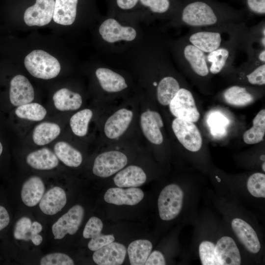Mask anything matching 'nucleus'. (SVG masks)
Listing matches in <instances>:
<instances>
[{
  "label": "nucleus",
  "instance_id": "1",
  "mask_svg": "<svg viewBox=\"0 0 265 265\" xmlns=\"http://www.w3.org/2000/svg\"><path fill=\"white\" fill-rule=\"evenodd\" d=\"M245 23L242 12L224 4L207 0H186L167 27L203 28Z\"/></svg>",
  "mask_w": 265,
  "mask_h": 265
},
{
  "label": "nucleus",
  "instance_id": "2",
  "mask_svg": "<svg viewBox=\"0 0 265 265\" xmlns=\"http://www.w3.org/2000/svg\"><path fill=\"white\" fill-rule=\"evenodd\" d=\"M144 26L136 22L107 13L98 28L104 54L110 57L127 50L143 37L145 31Z\"/></svg>",
  "mask_w": 265,
  "mask_h": 265
},
{
  "label": "nucleus",
  "instance_id": "3",
  "mask_svg": "<svg viewBox=\"0 0 265 265\" xmlns=\"http://www.w3.org/2000/svg\"><path fill=\"white\" fill-rule=\"evenodd\" d=\"M246 25L245 23L203 28H191L184 36L190 44L208 53L231 44L239 46L240 38Z\"/></svg>",
  "mask_w": 265,
  "mask_h": 265
},
{
  "label": "nucleus",
  "instance_id": "4",
  "mask_svg": "<svg viewBox=\"0 0 265 265\" xmlns=\"http://www.w3.org/2000/svg\"><path fill=\"white\" fill-rule=\"evenodd\" d=\"M168 44L174 62L197 77H208L210 73L206 53L189 43L184 36L177 39L168 37Z\"/></svg>",
  "mask_w": 265,
  "mask_h": 265
},
{
  "label": "nucleus",
  "instance_id": "5",
  "mask_svg": "<svg viewBox=\"0 0 265 265\" xmlns=\"http://www.w3.org/2000/svg\"><path fill=\"white\" fill-rule=\"evenodd\" d=\"M199 254L203 265H239L241 256L233 238L223 236L215 244L209 240L202 241Z\"/></svg>",
  "mask_w": 265,
  "mask_h": 265
},
{
  "label": "nucleus",
  "instance_id": "6",
  "mask_svg": "<svg viewBox=\"0 0 265 265\" xmlns=\"http://www.w3.org/2000/svg\"><path fill=\"white\" fill-rule=\"evenodd\" d=\"M181 5L178 0H139V22L145 26L158 21L167 22L177 14Z\"/></svg>",
  "mask_w": 265,
  "mask_h": 265
},
{
  "label": "nucleus",
  "instance_id": "7",
  "mask_svg": "<svg viewBox=\"0 0 265 265\" xmlns=\"http://www.w3.org/2000/svg\"><path fill=\"white\" fill-rule=\"evenodd\" d=\"M24 64L32 76L43 80L55 78L61 69L56 58L41 50H35L28 53L25 58Z\"/></svg>",
  "mask_w": 265,
  "mask_h": 265
},
{
  "label": "nucleus",
  "instance_id": "8",
  "mask_svg": "<svg viewBox=\"0 0 265 265\" xmlns=\"http://www.w3.org/2000/svg\"><path fill=\"white\" fill-rule=\"evenodd\" d=\"M184 198V191L178 185L171 184L164 187L158 201L160 218L165 221L176 218L182 210Z\"/></svg>",
  "mask_w": 265,
  "mask_h": 265
},
{
  "label": "nucleus",
  "instance_id": "9",
  "mask_svg": "<svg viewBox=\"0 0 265 265\" xmlns=\"http://www.w3.org/2000/svg\"><path fill=\"white\" fill-rule=\"evenodd\" d=\"M171 113L176 118L196 122L200 114L196 107L192 92L182 87L169 105Z\"/></svg>",
  "mask_w": 265,
  "mask_h": 265
},
{
  "label": "nucleus",
  "instance_id": "10",
  "mask_svg": "<svg viewBox=\"0 0 265 265\" xmlns=\"http://www.w3.org/2000/svg\"><path fill=\"white\" fill-rule=\"evenodd\" d=\"M172 128L179 142L186 149L195 152L201 149L202 136L193 122L176 118L172 121Z\"/></svg>",
  "mask_w": 265,
  "mask_h": 265
},
{
  "label": "nucleus",
  "instance_id": "11",
  "mask_svg": "<svg viewBox=\"0 0 265 265\" xmlns=\"http://www.w3.org/2000/svg\"><path fill=\"white\" fill-rule=\"evenodd\" d=\"M128 162L126 155L118 151L102 153L96 158L92 171L95 175L106 178L123 168Z\"/></svg>",
  "mask_w": 265,
  "mask_h": 265
},
{
  "label": "nucleus",
  "instance_id": "12",
  "mask_svg": "<svg viewBox=\"0 0 265 265\" xmlns=\"http://www.w3.org/2000/svg\"><path fill=\"white\" fill-rule=\"evenodd\" d=\"M84 214L83 207L76 205L62 215L52 226L55 239H61L67 234L73 235L79 230Z\"/></svg>",
  "mask_w": 265,
  "mask_h": 265
},
{
  "label": "nucleus",
  "instance_id": "13",
  "mask_svg": "<svg viewBox=\"0 0 265 265\" xmlns=\"http://www.w3.org/2000/svg\"><path fill=\"white\" fill-rule=\"evenodd\" d=\"M54 0H36L35 3L25 11L24 19L28 26H43L53 17Z\"/></svg>",
  "mask_w": 265,
  "mask_h": 265
},
{
  "label": "nucleus",
  "instance_id": "14",
  "mask_svg": "<svg viewBox=\"0 0 265 265\" xmlns=\"http://www.w3.org/2000/svg\"><path fill=\"white\" fill-rule=\"evenodd\" d=\"M238 44H231L221 47L211 53H206V59L210 73L217 74L225 68L232 66L238 49Z\"/></svg>",
  "mask_w": 265,
  "mask_h": 265
},
{
  "label": "nucleus",
  "instance_id": "15",
  "mask_svg": "<svg viewBox=\"0 0 265 265\" xmlns=\"http://www.w3.org/2000/svg\"><path fill=\"white\" fill-rule=\"evenodd\" d=\"M95 74L100 87L106 92L118 93L128 87L123 75L105 65L97 68Z\"/></svg>",
  "mask_w": 265,
  "mask_h": 265
},
{
  "label": "nucleus",
  "instance_id": "16",
  "mask_svg": "<svg viewBox=\"0 0 265 265\" xmlns=\"http://www.w3.org/2000/svg\"><path fill=\"white\" fill-rule=\"evenodd\" d=\"M232 229L240 242L246 249L252 254L258 253L261 249V243L254 229L245 221L235 218L231 222Z\"/></svg>",
  "mask_w": 265,
  "mask_h": 265
},
{
  "label": "nucleus",
  "instance_id": "17",
  "mask_svg": "<svg viewBox=\"0 0 265 265\" xmlns=\"http://www.w3.org/2000/svg\"><path fill=\"white\" fill-rule=\"evenodd\" d=\"M34 97L33 88L26 77L18 75L12 79L10 84L9 99L13 106H18L31 103Z\"/></svg>",
  "mask_w": 265,
  "mask_h": 265
},
{
  "label": "nucleus",
  "instance_id": "18",
  "mask_svg": "<svg viewBox=\"0 0 265 265\" xmlns=\"http://www.w3.org/2000/svg\"><path fill=\"white\" fill-rule=\"evenodd\" d=\"M140 126L143 133L152 143L159 145L163 142L160 128L163 122L160 114L154 110L147 109L140 116Z\"/></svg>",
  "mask_w": 265,
  "mask_h": 265
},
{
  "label": "nucleus",
  "instance_id": "19",
  "mask_svg": "<svg viewBox=\"0 0 265 265\" xmlns=\"http://www.w3.org/2000/svg\"><path fill=\"white\" fill-rule=\"evenodd\" d=\"M239 49L246 53L265 49V21L264 19L251 27L245 26L241 34Z\"/></svg>",
  "mask_w": 265,
  "mask_h": 265
},
{
  "label": "nucleus",
  "instance_id": "20",
  "mask_svg": "<svg viewBox=\"0 0 265 265\" xmlns=\"http://www.w3.org/2000/svg\"><path fill=\"white\" fill-rule=\"evenodd\" d=\"M126 253L125 246L113 241L95 251L92 258L99 265H120L123 263Z\"/></svg>",
  "mask_w": 265,
  "mask_h": 265
},
{
  "label": "nucleus",
  "instance_id": "21",
  "mask_svg": "<svg viewBox=\"0 0 265 265\" xmlns=\"http://www.w3.org/2000/svg\"><path fill=\"white\" fill-rule=\"evenodd\" d=\"M103 228L102 220L96 216L91 217L87 222L83 231V237L85 238H91L88 243L90 250L95 251L114 241L115 238L113 235L102 234Z\"/></svg>",
  "mask_w": 265,
  "mask_h": 265
},
{
  "label": "nucleus",
  "instance_id": "22",
  "mask_svg": "<svg viewBox=\"0 0 265 265\" xmlns=\"http://www.w3.org/2000/svg\"><path fill=\"white\" fill-rule=\"evenodd\" d=\"M133 112L126 108L118 110L106 121L104 132L110 139H115L121 136L127 130L132 119Z\"/></svg>",
  "mask_w": 265,
  "mask_h": 265
},
{
  "label": "nucleus",
  "instance_id": "23",
  "mask_svg": "<svg viewBox=\"0 0 265 265\" xmlns=\"http://www.w3.org/2000/svg\"><path fill=\"white\" fill-rule=\"evenodd\" d=\"M144 194L138 188L113 187L108 189L104 195V200L108 203L116 205L133 206L139 203L143 198Z\"/></svg>",
  "mask_w": 265,
  "mask_h": 265
},
{
  "label": "nucleus",
  "instance_id": "24",
  "mask_svg": "<svg viewBox=\"0 0 265 265\" xmlns=\"http://www.w3.org/2000/svg\"><path fill=\"white\" fill-rule=\"evenodd\" d=\"M152 85L156 87L157 98L163 106L169 105L183 87L178 79L171 74H166L159 81H154Z\"/></svg>",
  "mask_w": 265,
  "mask_h": 265
},
{
  "label": "nucleus",
  "instance_id": "25",
  "mask_svg": "<svg viewBox=\"0 0 265 265\" xmlns=\"http://www.w3.org/2000/svg\"><path fill=\"white\" fill-rule=\"evenodd\" d=\"M42 225L37 221L31 222L27 217H22L16 223L13 232L14 238L17 240H31L35 245H40L43 240L39 234L42 230Z\"/></svg>",
  "mask_w": 265,
  "mask_h": 265
},
{
  "label": "nucleus",
  "instance_id": "26",
  "mask_svg": "<svg viewBox=\"0 0 265 265\" xmlns=\"http://www.w3.org/2000/svg\"><path fill=\"white\" fill-rule=\"evenodd\" d=\"M106 1L107 14L140 23L139 0H106Z\"/></svg>",
  "mask_w": 265,
  "mask_h": 265
},
{
  "label": "nucleus",
  "instance_id": "27",
  "mask_svg": "<svg viewBox=\"0 0 265 265\" xmlns=\"http://www.w3.org/2000/svg\"><path fill=\"white\" fill-rule=\"evenodd\" d=\"M67 197L64 190L59 186L49 189L39 202V208L47 215H54L65 206Z\"/></svg>",
  "mask_w": 265,
  "mask_h": 265
},
{
  "label": "nucleus",
  "instance_id": "28",
  "mask_svg": "<svg viewBox=\"0 0 265 265\" xmlns=\"http://www.w3.org/2000/svg\"><path fill=\"white\" fill-rule=\"evenodd\" d=\"M143 170L136 165H130L120 171L114 177V183L119 187H136L146 181Z\"/></svg>",
  "mask_w": 265,
  "mask_h": 265
},
{
  "label": "nucleus",
  "instance_id": "29",
  "mask_svg": "<svg viewBox=\"0 0 265 265\" xmlns=\"http://www.w3.org/2000/svg\"><path fill=\"white\" fill-rule=\"evenodd\" d=\"M79 0H55L53 20L57 24L70 26L75 21Z\"/></svg>",
  "mask_w": 265,
  "mask_h": 265
},
{
  "label": "nucleus",
  "instance_id": "30",
  "mask_svg": "<svg viewBox=\"0 0 265 265\" xmlns=\"http://www.w3.org/2000/svg\"><path fill=\"white\" fill-rule=\"evenodd\" d=\"M44 192L45 185L42 180L38 176H32L22 186L21 199L26 206L33 207L39 203Z\"/></svg>",
  "mask_w": 265,
  "mask_h": 265
},
{
  "label": "nucleus",
  "instance_id": "31",
  "mask_svg": "<svg viewBox=\"0 0 265 265\" xmlns=\"http://www.w3.org/2000/svg\"><path fill=\"white\" fill-rule=\"evenodd\" d=\"M26 161L32 168L38 170H51L59 163L55 154L47 148H43L29 153Z\"/></svg>",
  "mask_w": 265,
  "mask_h": 265
},
{
  "label": "nucleus",
  "instance_id": "32",
  "mask_svg": "<svg viewBox=\"0 0 265 265\" xmlns=\"http://www.w3.org/2000/svg\"><path fill=\"white\" fill-rule=\"evenodd\" d=\"M55 108L60 111L75 110L81 106L82 101L80 95L68 88L57 90L53 97Z\"/></svg>",
  "mask_w": 265,
  "mask_h": 265
},
{
  "label": "nucleus",
  "instance_id": "33",
  "mask_svg": "<svg viewBox=\"0 0 265 265\" xmlns=\"http://www.w3.org/2000/svg\"><path fill=\"white\" fill-rule=\"evenodd\" d=\"M222 97L227 104L243 106L251 104L255 100L253 94L248 88L238 85H232L226 88L222 93Z\"/></svg>",
  "mask_w": 265,
  "mask_h": 265
},
{
  "label": "nucleus",
  "instance_id": "34",
  "mask_svg": "<svg viewBox=\"0 0 265 265\" xmlns=\"http://www.w3.org/2000/svg\"><path fill=\"white\" fill-rule=\"evenodd\" d=\"M54 154L64 164L69 167H77L82 161L80 152L65 141H59L54 146Z\"/></svg>",
  "mask_w": 265,
  "mask_h": 265
},
{
  "label": "nucleus",
  "instance_id": "35",
  "mask_svg": "<svg viewBox=\"0 0 265 265\" xmlns=\"http://www.w3.org/2000/svg\"><path fill=\"white\" fill-rule=\"evenodd\" d=\"M152 248L151 242L147 239H137L131 242L128 247L131 265H145Z\"/></svg>",
  "mask_w": 265,
  "mask_h": 265
},
{
  "label": "nucleus",
  "instance_id": "36",
  "mask_svg": "<svg viewBox=\"0 0 265 265\" xmlns=\"http://www.w3.org/2000/svg\"><path fill=\"white\" fill-rule=\"evenodd\" d=\"M60 133V128L58 124L44 122L35 127L32 133V139L36 144L44 145L55 139Z\"/></svg>",
  "mask_w": 265,
  "mask_h": 265
},
{
  "label": "nucleus",
  "instance_id": "37",
  "mask_svg": "<svg viewBox=\"0 0 265 265\" xmlns=\"http://www.w3.org/2000/svg\"><path fill=\"white\" fill-rule=\"evenodd\" d=\"M265 134V109L260 110L253 120V126L245 131L243 135L244 142L254 144L263 140Z\"/></svg>",
  "mask_w": 265,
  "mask_h": 265
},
{
  "label": "nucleus",
  "instance_id": "38",
  "mask_svg": "<svg viewBox=\"0 0 265 265\" xmlns=\"http://www.w3.org/2000/svg\"><path fill=\"white\" fill-rule=\"evenodd\" d=\"M92 115V110L87 108L74 114L70 120V125L73 132L78 136H85Z\"/></svg>",
  "mask_w": 265,
  "mask_h": 265
},
{
  "label": "nucleus",
  "instance_id": "39",
  "mask_svg": "<svg viewBox=\"0 0 265 265\" xmlns=\"http://www.w3.org/2000/svg\"><path fill=\"white\" fill-rule=\"evenodd\" d=\"M15 112L20 118L33 121L43 120L47 114L45 108L36 103H29L18 106Z\"/></svg>",
  "mask_w": 265,
  "mask_h": 265
},
{
  "label": "nucleus",
  "instance_id": "40",
  "mask_svg": "<svg viewBox=\"0 0 265 265\" xmlns=\"http://www.w3.org/2000/svg\"><path fill=\"white\" fill-rule=\"evenodd\" d=\"M249 192L257 198H265V175L262 173H255L251 175L247 182Z\"/></svg>",
  "mask_w": 265,
  "mask_h": 265
},
{
  "label": "nucleus",
  "instance_id": "41",
  "mask_svg": "<svg viewBox=\"0 0 265 265\" xmlns=\"http://www.w3.org/2000/svg\"><path fill=\"white\" fill-rule=\"evenodd\" d=\"M41 265H73V260L67 254L53 253L43 256L40 260Z\"/></svg>",
  "mask_w": 265,
  "mask_h": 265
},
{
  "label": "nucleus",
  "instance_id": "42",
  "mask_svg": "<svg viewBox=\"0 0 265 265\" xmlns=\"http://www.w3.org/2000/svg\"><path fill=\"white\" fill-rule=\"evenodd\" d=\"M248 9L258 15L265 14V0H244Z\"/></svg>",
  "mask_w": 265,
  "mask_h": 265
},
{
  "label": "nucleus",
  "instance_id": "43",
  "mask_svg": "<svg viewBox=\"0 0 265 265\" xmlns=\"http://www.w3.org/2000/svg\"><path fill=\"white\" fill-rule=\"evenodd\" d=\"M145 265H166L164 257L159 251L155 250L151 252L145 263Z\"/></svg>",
  "mask_w": 265,
  "mask_h": 265
},
{
  "label": "nucleus",
  "instance_id": "44",
  "mask_svg": "<svg viewBox=\"0 0 265 265\" xmlns=\"http://www.w3.org/2000/svg\"><path fill=\"white\" fill-rule=\"evenodd\" d=\"M10 216L6 209L0 206V231L5 228L9 224Z\"/></svg>",
  "mask_w": 265,
  "mask_h": 265
},
{
  "label": "nucleus",
  "instance_id": "45",
  "mask_svg": "<svg viewBox=\"0 0 265 265\" xmlns=\"http://www.w3.org/2000/svg\"><path fill=\"white\" fill-rule=\"evenodd\" d=\"M217 117H214L212 121L211 122L212 125L213 127L212 132L219 133L220 132L219 128L222 130V127L223 126L224 123L223 117H219V116H216Z\"/></svg>",
  "mask_w": 265,
  "mask_h": 265
},
{
  "label": "nucleus",
  "instance_id": "46",
  "mask_svg": "<svg viewBox=\"0 0 265 265\" xmlns=\"http://www.w3.org/2000/svg\"><path fill=\"white\" fill-rule=\"evenodd\" d=\"M2 149H3V147H2V144H1V142H0V155L1 154V153H2Z\"/></svg>",
  "mask_w": 265,
  "mask_h": 265
},
{
  "label": "nucleus",
  "instance_id": "47",
  "mask_svg": "<svg viewBox=\"0 0 265 265\" xmlns=\"http://www.w3.org/2000/svg\"><path fill=\"white\" fill-rule=\"evenodd\" d=\"M262 169L264 171V172L265 171V163L264 162V163L262 164Z\"/></svg>",
  "mask_w": 265,
  "mask_h": 265
}]
</instances>
